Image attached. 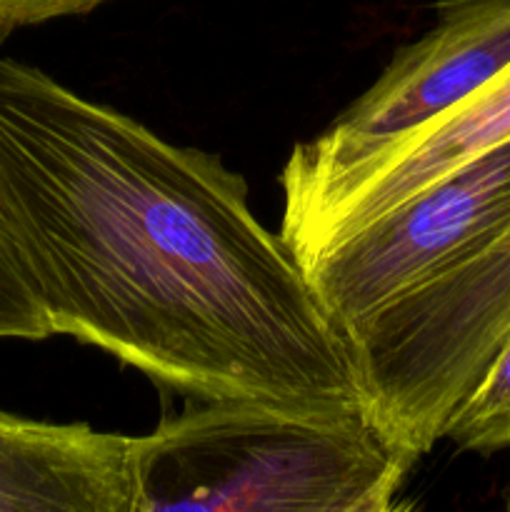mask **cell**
Segmentation results:
<instances>
[{"label":"cell","mask_w":510,"mask_h":512,"mask_svg":"<svg viewBox=\"0 0 510 512\" xmlns=\"http://www.w3.org/2000/svg\"><path fill=\"white\" fill-rule=\"evenodd\" d=\"M505 512H510V498H508V508H505Z\"/></svg>","instance_id":"12"},{"label":"cell","mask_w":510,"mask_h":512,"mask_svg":"<svg viewBox=\"0 0 510 512\" xmlns=\"http://www.w3.org/2000/svg\"><path fill=\"white\" fill-rule=\"evenodd\" d=\"M445 438L460 450L483 455L510 450V335L473 393L450 418Z\"/></svg>","instance_id":"8"},{"label":"cell","mask_w":510,"mask_h":512,"mask_svg":"<svg viewBox=\"0 0 510 512\" xmlns=\"http://www.w3.org/2000/svg\"><path fill=\"white\" fill-rule=\"evenodd\" d=\"M133 438L0 410V512H130Z\"/></svg>","instance_id":"7"},{"label":"cell","mask_w":510,"mask_h":512,"mask_svg":"<svg viewBox=\"0 0 510 512\" xmlns=\"http://www.w3.org/2000/svg\"><path fill=\"white\" fill-rule=\"evenodd\" d=\"M510 335V220L430 283L345 328L365 418L413 468Z\"/></svg>","instance_id":"3"},{"label":"cell","mask_w":510,"mask_h":512,"mask_svg":"<svg viewBox=\"0 0 510 512\" xmlns=\"http://www.w3.org/2000/svg\"><path fill=\"white\" fill-rule=\"evenodd\" d=\"M403 483H390L385 488H380L378 493H373L370 498H365L363 503L353 505L345 512H418L413 500H400L398 490Z\"/></svg>","instance_id":"11"},{"label":"cell","mask_w":510,"mask_h":512,"mask_svg":"<svg viewBox=\"0 0 510 512\" xmlns=\"http://www.w3.org/2000/svg\"><path fill=\"white\" fill-rule=\"evenodd\" d=\"M510 220V140L333 240L303 268L345 328L430 283Z\"/></svg>","instance_id":"5"},{"label":"cell","mask_w":510,"mask_h":512,"mask_svg":"<svg viewBox=\"0 0 510 512\" xmlns=\"http://www.w3.org/2000/svg\"><path fill=\"white\" fill-rule=\"evenodd\" d=\"M510 68V0H445L438 20L283 168V218L448 115Z\"/></svg>","instance_id":"4"},{"label":"cell","mask_w":510,"mask_h":512,"mask_svg":"<svg viewBox=\"0 0 510 512\" xmlns=\"http://www.w3.org/2000/svg\"><path fill=\"white\" fill-rule=\"evenodd\" d=\"M50 335L48 315L0 220V340H45Z\"/></svg>","instance_id":"9"},{"label":"cell","mask_w":510,"mask_h":512,"mask_svg":"<svg viewBox=\"0 0 510 512\" xmlns=\"http://www.w3.org/2000/svg\"><path fill=\"white\" fill-rule=\"evenodd\" d=\"M0 220L53 335L193 400L365 415L348 338L245 180L8 58Z\"/></svg>","instance_id":"1"},{"label":"cell","mask_w":510,"mask_h":512,"mask_svg":"<svg viewBox=\"0 0 510 512\" xmlns=\"http://www.w3.org/2000/svg\"><path fill=\"white\" fill-rule=\"evenodd\" d=\"M103 3L108 0H0V43L20 28L93 13Z\"/></svg>","instance_id":"10"},{"label":"cell","mask_w":510,"mask_h":512,"mask_svg":"<svg viewBox=\"0 0 510 512\" xmlns=\"http://www.w3.org/2000/svg\"><path fill=\"white\" fill-rule=\"evenodd\" d=\"M408 473L363 413L195 400L133 438L130 512H345Z\"/></svg>","instance_id":"2"},{"label":"cell","mask_w":510,"mask_h":512,"mask_svg":"<svg viewBox=\"0 0 510 512\" xmlns=\"http://www.w3.org/2000/svg\"><path fill=\"white\" fill-rule=\"evenodd\" d=\"M505 140H510V68L433 125L335 183L303 213L283 218L280 235L305 263L333 240Z\"/></svg>","instance_id":"6"}]
</instances>
